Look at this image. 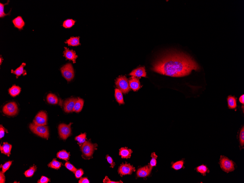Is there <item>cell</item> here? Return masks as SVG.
<instances>
[{
	"mask_svg": "<svg viewBox=\"0 0 244 183\" xmlns=\"http://www.w3.org/2000/svg\"><path fill=\"white\" fill-rule=\"evenodd\" d=\"M152 70L166 76L180 77L190 74L192 70L200 69L191 57L180 52L169 51L154 63Z\"/></svg>",
	"mask_w": 244,
	"mask_h": 183,
	"instance_id": "1",
	"label": "cell"
},
{
	"mask_svg": "<svg viewBox=\"0 0 244 183\" xmlns=\"http://www.w3.org/2000/svg\"><path fill=\"white\" fill-rule=\"evenodd\" d=\"M80 146L81 151L82 153V157L86 159L93 158L94 152L97 150L98 145L97 144L92 143L91 141H86Z\"/></svg>",
	"mask_w": 244,
	"mask_h": 183,
	"instance_id": "2",
	"label": "cell"
},
{
	"mask_svg": "<svg viewBox=\"0 0 244 183\" xmlns=\"http://www.w3.org/2000/svg\"><path fill=\"white\" fill-rule=\"evenodd\" d=\"M29 127L31 131L34 134L41 138L48 139L49 137V132L48 126H41L32 123L29 125Z\"/></svg>",
	"mask_w": 244,
	"mask_h": 183,
	"instance_id": "3",
	"label": "cell"
},
{
	"mask_svg": "<svg viewBox=\"0 0 244 183\" xmlns=\"http://www.w3.org/2000/svg\"><path fill=\"white\" fill-rule=\"evenodd\" d=\"M219 164L221 169L227 173L235 170L234 162L225 156H220Z\"/></svg>",
	"mask_w": 244,
	"mask_h": 183,
	"instance_id": "4",
	"label": "cell"
},
{
	"mask_svg": "<svg viewBox=\"0 0 244 183\" xmlns=\"http://www.w3.org/2000/svg\"><path fill=\"white\" fill-rule=\"evenodd\" d=\"M62 76L68 82H70L74 78V70L72 64L68 63L60 69Z\"/></svg>",
	"mask_w": 244,
	"mask_h": 183,
	"instance_id": "5",
	"label": "cell"
},
{
	"mask_svg": "<svg viewBox=\"0 0 244 183\" xmlns=\"http://www.w3.org/2000/svg\"><path fill=\"white\" fill-rule=\"evenodd\" d=\"M115 83L118 89L120 90L124 94L128 93L131 89L129 81L125 76H121L117 78Z\"/></svg>",
	"mask_w": 244,
	"mask_h": 183,
	"instance_id": "6",
	"label": "cell"
},
{
	"mask_svg": "<svg viewBox=\"0 0 244 183\" xmlns=\"http://www.w3.org/2000/svg\"><path fill=\"white\" fill-rule=\"evenodd\" d=\"M3 112L7 116H15L18 113V109L17 105L15 102H12L5 105L3 107Z\"/></svg>",
	"mask_w": 244,
	"mask_h": 183,
	"instance_id": "7",
	"label": "cell"
},
{
	"mask_svg": "<svg viewBox=\"0 0 244 183\" xmlns=\"http://www.w3.org/2000/svg\"><path fill=\"white\" fill-rule=\"evenodd\" d=\"M72 123L66 125L65 124H60L58 127L59 134L60 138L63 140L67 139L71 134V125Z\"/></svg>",
	"mask_w": 244,
	"mask_h": 183,
	"instance_id": "8",
	"label": "cell"
},
{
	"mask_svg": "<svg viewBox=\"0 0 244 183\" xmlns=\"http://www.w3.org/2000/svg\"><path fill=\"white\" fill-rule=\"evenodd\" d=\"M135 168L129 163L126 162L125 163H122L120 166L118 172L121 177L127 175H131L133 172H135Z\"/></svg>",
	"mask_w": 244,
	"mask_h": 183,
	"instance_id": "9",
	"label": "cell"
},
{
	"mask_svg": "<svg viewBox=\"0 0 244 183\" xmlns=\"http://www.w3.org/2000/svg\"><path fill=\"white\" fill-rule=\"evenodd\" d=\"M47 115L45 112H39L35 117L33 120V123L35 124L45 126L47 124Z\"/></svg>",
	"mask_w": 244,
	"mask_h": 183,
	"instance_id": "10",
	"label": "cell"
},
{
	"mask_svg": "<svg viewBox=\"0 0 244 183\" xmlns=\"http://www.w3.org/2000/svg\"><path fill=\"white\" fill-rule=\"evenodd\" d=\"M78 99L71 98L68 99L64 103V110L66 113H71L74 112L75 103Z\"/></svg>",
	"mask_w": 244,
	"mask_h": 183,
	"instance_id": "11",
	"label": "cell"
},
{
	"mask_svg": "<svg viewBox=\"0 0 244 183\" xmlns=\"http://www.w3.org/2000/svg\"><path fill=\"white\" fill-rule=\"evenodd\" d=\"M64 51L63 52V56L66 59L71 60L74 63H76V60L78 58V56L76 54V52L73 50H70L66 47H64Z\"/></svg>",
	"mask_w": 244,
	"mask_h": 183,
	"instance_id": "12",
	"label": "cell"
},
{
	"mask_svg": "<svg viewBox=\"0 0 244 183\" xmlns=\"http://www.w3.org/2000/svg\"><path fill=\"white\" fill-rule=\"evenodd\" d=\"M152 170L149 165L140 168L137 170L136 175L138 177L146 178L150 175Z\"/></svg>",
	"mask_w": 244,
	"mask_h": 183,
	"instance_id": "13",
	"label": "cell"
},
{
	"mask_svg": "<svg viewBox=\"0 0 244 183\" xmlns=\"http://www.w3.org/2000/svg\"><path fill=\"white\" fill-rule=\"evenodd\" d=\"M130 88L133 91H136L139 90L141 87L140 82L138 78L132 76L129 80Z\"/></svg>",
	"mask_w": 244,
	"mask_h": 183,
	"instance_id": "14",
	"label": "cell"
},
{
	"mask_svg": "<svg viewBox=\"0 0 244 183\" xmlns=\"http://www.w3.org/2000/svg\"><path fill=\"white\" fill-rule=\"evenodd\" d=\"M129 75L137 78H141L146 77L147 73L144 67H140L133 70Z\"/></svg>",
	"mask_w": 244,
	"mask_h": 183,
	"instance_id": "15",
	"label": "cell"
},
{
	"mask_svg": "<svg viewBox=\"0 0 244 183\" xmlns=\"http://www.w3.org/2000/svg\"><path fill=\"white\" fill-rule=\"evenodd\" d=\"M132 153L131 149H128L127 147H122L119 150V155L122 158L128 159L131 158Z\"/></svg>",
	"mask_w": 244,
	"mask_h": 183,
	"instance_id": "16",
	"label": "cell"
},
{
	"mask_svg": "<svg viewBox=\"0 0 244 183\" xmlns=\"http://www.w3.org/2000/svg\"><path fill=\"white\" fill-rule=\"evenodd\" d=\"M14 27L17 28L19 30H21L25 25V23L21 17L18 16L12 20Z\"/></svg>",
	"mask_w": 244,
	"mask_h": 183,
	"instance_id": "17",
	"label": "cell"
},
{
	"mask_svg": "<svg viewBox=\"0 0 244 183\" xmlns=\"http://www.w3.org/2000/svg\"><path fill=\"white\" fill-rule=\"evenodd\" d=\"M12 146L7 142H4L2 146H0L1 153L9 156L11 154Z\"/></svg>",
	"mask_w": 244,
	"mask_h": 183,
	"instance_id": "18",
	"label": "cell"
},
{
	"mask_svg": "<svg viewBox=\"0 0 244 183\" xmlns=\"http://www.w3.org/2000/svg\"><path fill=\"white\" fill-rule=\"evenodd\" d=\"M228 106L231 110H234L237 107V98L234 96H229L227 98Z\"/></svg>",
	"mask_w": 244,
	"mask_h": 183,
	"instance_id": "19",
	"label": "cell"
},
{
	"mask_svg": "<svg viewBox=\"0 0 244 183\" xmlns=\"http://www.w3.org/2000/svg\"><path fill=\"white\" fill-rule=\"evenodd\" d=\"M26 65L25 63H22L20 67L18 68L15 70H11V73L14 74L16 75V78H18L19 76H21V75H23V76L26 74V71L24 70V67Z\"/></svg>",
	"mask_w": 244,
	"mask_h": 183,
	"instance_id": "20",
	"label": "cell"
},
{
	"mask_svg": "<svg viewBox=\"0 0 244 183\" xmlns=\"http://www.w3.org/2000/svg\"><path fill=\"white\" fill-rule=\"evenodd\" d=\"M79 39L80 37L79 36L71 37L69 39L66 40L65 43L67 44L69 46H71L73 47L78 46L81 44L80 43Z\"/></svg>",
	"mask_w": 244,
	"mask_h": 183,
	"instance_id": "21",
	"label": "cell"
},
{
	"mask_svg": "<svg viewBox=\"0 0 244 183\" xmlns=\"http://www.w3.org/2000/svg\"><path fill=\"white\" fill-rule=\"evenodd\" d=\"M84 104V100L82 99L78 98L75 103L74 109V112L76 113L81 112L83 107Z\"/></svg>",
	"mask_w": 244,
	"mask_h": 183,
	"instance_id": "22",
	"label": "cell"
},
{
	"mask_svg": "<svg viewBox=\"0 0 244 183\" xmlns=\"http://www.w3.org/2000/svg\"><path fill=\"white\" fill-rule=\"evenodd\" d=\"M115 97L116 101L120 104H124V102L123 96L122 91L118 88H116L115 90Z\"/></svg>",
	"mask_w": 244,
	"mask_h": 183,
	"instance_id": "23",
	"label": "cell"
},
{
	"mask_svg": "<svg viewBox=\"0 0 244 183\" xmlns=\"http://www.w3.org/2000/svg\"><path fill=\"white\" fill-rule=\"evenodd\" d=\"M197 172L202 174L203 176H206L207 173H209L210 171L206 165H202L197 167L195 169Z\"/></svg>",
	"mask_w": 244,
	"mask_h": 183,
	"instance_id": "24",
	"label": "cell"
},
{
	"mask_svg": "<svg viewBox=\"0 0 244 183\" xmlns=\"http://www.w3.org/2000/svg\"><path fill=\"white\" fill-rule=\"evenodd\" d=\"M21 91V88L20 87L15 85H13L8 90L9 93L13 97H16L19 95Z\"/></svg>",
	"mask_w": 244,
	"mask_h": 183,
	"instance_id": "25",
	"label": "cell"
},
{
	"mask_svg": "<svg viewBox=\"0 0 244 183\" xmlns=\"http://www.w3.org/2000/svg\"><path fill=\"white\" fill-rule=\"evenodd\" d=\"M47 101L49 104L56 105L58 104L59 99L54 94L50 93L47 95Z\"/></svg>",
	"mask_w": 244,
	"mask_h": 183,
	"instance_id": "26",
	"label": "cell"
},
{
	"mask_svg": "<svg viewBox=\"0 0 244 183\" xmlns=\"http://www.w3.org/2000/svg\"><path fill=\"white\" fill-rule=\"evenodd\" d=\"M70 153H67L65 150H62L57 153V157L60 159L66 161L69 160L70 158Z\"/></svg>",
	"mask_w": 244,
	"mask_h": 183,
	"instance_id": "27",
	"label": "cell"
},
{
	"mask_svg": "<svg viewBox=\"0 0 244 183\" xmlns=\"http://www.w3.org/2000/svg\"><path fill=\"white\" fill-rule=\"evenodd\" d=\"M184 162L183 160L178 161L175 163H171V167L176 170H179L182 168H184Z\"/></svg>",
	"mask_w": 244,
	"mask_h": 183,
	"instance_id": "28",
	"label": "cell"
},
{
	"mask_svg": "<svg viewBox=\"0 0 244 183\" xmlns=\"http://www.w3.org/2000/svg\"><path fill=\"white\" fill-rule=\"evenodd\" d=\"M62 165L61 163L57 161L56 159H54L49 164L48 166L49 167L52 169L58 170L61 167Z\"/></svg>",
	"mask_w": 244,
	"mask_h": 183,
	"instance_id": "29",
	"label": "cell"
},
{
	"mask_svg": "<svg viewBox=\"0 0 244 183\" xmlns=\"http://www.w3.org/2000/svg\"><path fill=\"white\" fill-rule=\"evenodd\" d=\"M151 160L150 163H149V166L150 169L152 170L153 167L156 166L157 160L158 156L155 153H153L151 155Z\"/></svg>",
	"mask_w": 244,
	"mask_h": 183,
	"instance_id": "30",
	"label": "cell"
},
{
	"mask_svg": "<svg viewBox=\"0 0 244 183\" xmlns=\"http://www.w3.org/2000/svg\"><path fill=\"white\" fill-rule=\"evenodd\" d=\"M76 21L71 19H67L63 22V26L65 28H70L75 25Z\"/></svg>",
	"mask_w": 244,
	"mask_h": 183,
	"instance_id": "31",
	"label": "cell"
},
{
	"mask_svg": "<svg viewBox=\"0 0 244 183\" xmlns=\"http://www.w3.org/2000/svg\"><path fill=\"white\" fill-rule=\"evenodd\" d=\"M75 140L78 142V144L81 145L85 142L86 140V133L82 134L75 138Z\"/></svg>",
	"mask_w": 244,
	"mask_h": 183,
	"instance_id": "32",
	"label": "cell"
},
{
	"mask_svg": "<svg viewBox=\"0 0 244 183\" xmlns=\"http://www.w3.org/2000/svg\"><path fill=\"white\" fill-rule=\"evenodd\" d=\"M36 166H34L32 167H31L30 169L28 170L27 171H26L25 172V175L27 177H32L35 171H36Z\"/></svg>",
	"mask_w": 244,
	"mask_h": 183,
	"instance_id": "33",
	"label": "cell"
},
{
	"mask_svg": "<svg viewBox=\"0 0 244 183\" xmlns=\"http://www.w3.org/2000/svg\"><path fill=\"white\" fill-rule=\"evenodd\" d=\"M9 2V1H8L6 4H1V3H0V17H1V18H4L5 17V16L7 15H9L10 14V11H10L9 13H8V14H6L4 12V6L8 4Z\"/></svg>",
	"mask_w": 244,
	"mask_h": 183,
	"instance_id": "34",
	"label": "cell"
},
{
	"mask_svg": "<svg viewBox=\"0 0 244 183\" xmlns=\"http://www.w3.org/2000/svg\"><path fill=\"white\" fill-rule=\"evenodd\" d=\"M239 142L241 147H243L244 145V127L242 128L239 134Z\"/></svg>",
	"mask_w": 244,
	"mask_h": 183,
	"instance_id": "35",
	"label": "cell"
},
{
	"mask_svg": "<svg viewBox=\"0 0 244 183\" xmlns=\"http://www.w3.org/2000/svg\"><path fill=\"white\" fill-rule=\"evenodd\" d=\"M65 166H66V169L69 170L71 171V172H73L74 173V172H76L77 170L75 167L74 166H73V165H72L69 162H66L65 164Z\"/></svg>",
	"mask_w": 244,
	"mask_h": 183,
	"instance_id": "36",
	"label": "cell"
},
{
	"mask_svg": "<svg viewBox=\"0 0 244 183\" xmlns=\"http://www.w3.org/2000/svg\"><path fill=\"white\" fill-rule=\"evenodd\" d=\"M12 162V161H11L7 162L2 165L1 168H2V172L4 173H5L9 169L10 166H11V165Z\"/></svg>",
	"mask_w": 244,
	"mask_h": 183,
	"instance_id": "37",
	"label": "cell"
},
{
	"mask_svg": "<svg viewBox=\"0 0 244 183\" xmlns=\"http://www.w3.org/2000/svg\"><path fill=\"white\" fill-rule=\"evenodd\" d=\"M106 159L108 162L110 164V167L111 168H113L115 166V163L113 161V159L109 156L108 155L106 156Z\"/></svg>",
	"mask_w": 244,
	"mask_h": 183,
	"instance_id": "38",
	"label": "cell"
},
{
	"mask_svg": "<svg viewBox=\"0 0 244 183\" xmlns=\"http://www.w3.org/2000/svg\"><path fill=\"white\" fill-rule=\"evenodd\" d=\"M74 174L76 178H79L83 175L84 172L82 169H79L77 170L76 172H74Z\"/></svg>",
	"mask_w": 244,
	"mask_h": 183,
	"instance_id": "39",
	"label": "cell"
},
{
	"mask_svg": "<svg viewBox=\"0 0 244 183\" xmlns=\"http://www.w3.org/2000/svg\"><path fill=\"white\" fill-rule=\"evenodd\" d=\"M103 182L104 183H123L122 181H111L108 177L106 176L103 179Z\"/></svg>",
	"mask_w": 244,
	"mask_h": 183,
	"instance_id": "40",
	"label": "cell"
},
{
	"mask_svg": "<svg viewBox=\"0 0 244 183\" xmlns=\"http://www.w3.org/2000/svg\"><path fill=\"white\" fill-rule=\"evenodd\" d=\"M6 132L8 133L7 130L2 125H1L0 126V138L1 139L4 137Z\"/></svg>",
	"mask_w": 244,
	"mask_h": 183,
	"instance_id": "41",
	"label": "cell"
},
{
	"mask_svg": "<svg viewBox=\"0 0 244 183\" xmlns=\"http://www.w3.org/2000/svg\"><path fill=\"white\" fill-rule=\"evenodd\" d=\"M50 182V179L45 176H42L41 179L38 181V183H47Z\"/></svg>",
	"mask_w": 244,
	"mask_h": 183,
	"instance_id": "42",
	"label": "cell"
},
{
	"mask_svg": "<svg viewBox=\"0 0 244 183\" xmlns=\"http://www.w3.org/2000/svg\"><path fill=\"white\" fill-rule=\"evenodd\" d=\"M4 173L2 171L0 172V183H4L5 182V177Z\"/></svg>",
	"mask_w": 244,
	"mask_h": 183,
	"instance_id": "43",
	"label": "cell"
},
{
	"mask_svg": "<svg viewBox=\"0 0 244 183\" xmlns=\"http://www.w3.org/2000/svg\"><path fill=\"white\" fill-rule=\"evenodd\" d=\"M78 182L79 183H89L90 181L87 178H81Z\"/></svg>",
	"mask_w": 244,
	"mask_h": 183,
	"instance_id": "44",
	"label": "cell"
},
{
	"mask_svg": "<svg viewBox=\"0 0 244 183\" xmlns=\"http://www.w3.org/2000/svg\"><path fill=\"white\" fill-rule=\"evenodd\" d=\"M239 101L242 104L244 105V95L243 94V95L241 96L239 98Z\"/></svg>",
	"mask_w": 244,
	"mask_h": 183,
	"instance_id": "45",
	"label": "cell"
},
{
	"mask_svg": "<svg viewBox=\"0 0 244 183\" xmlns=\"http://www.w3.org/2000/svg\"><path fill=\"white\" fill-rule=\"evenodd\" d=\"M2 61H3V58L1 57H1H0V63H1H1H2Z\"/></svg>",
	"mask_w": 244,
	"mask_h": 183,
	"instance_id": "46",
	"label": "cell"
}]
</instances>
